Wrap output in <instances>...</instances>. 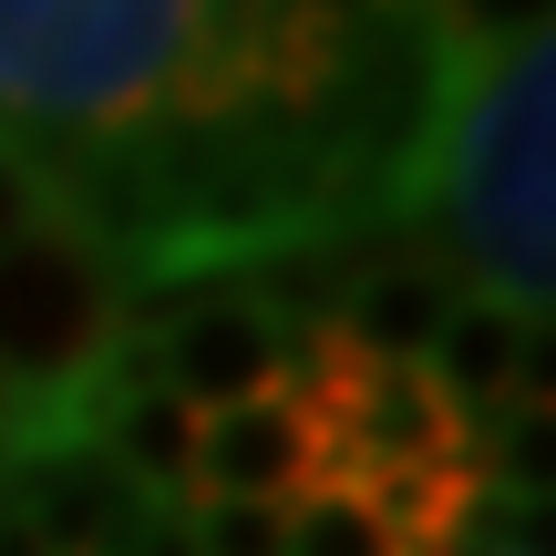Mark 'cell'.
<instances>
[{
  "mask_svg": "<svg viewBox=\"0 0 556 556\" xmlns=\"http://www.w3.org/2000/svg\"><path fill=\"white\" fill-rule=\"evenodd\" d=\"M484 495L516 505H556V413H495L484 422Z\"/></svg>",
  "mask_w": 556,
  "mask_h": 556,
  "instance_id": "cell-8",
  "label": "cell"
},
{
  "mask_svg": "<svg viewBox=\"0 0 556 556\" xmlns=\"http://www.w3.org/2000/svg\"><path fill=\"white\" fill-rule=\"evenodd\" d=\"M413 197L443 217V268L495 309H556V31L464 52Z\"/></svg>",
  "mask_w": 556,
  "mask_h": 556,
  "instance_id": "cell-2",
  "label": "cell"
},
{
  "mask_svg": "<svg viewBox=\"0 0 556 556\" xmlns=\"http://www.w3.org/2000/svg\"><path fill=\"white\" fill-rule=\"evenodd\" d=\"M422 11L443 21L454 52H505L526 31H556V0H422Z\"/></svg>",
  "mask_w": 556,
  "mask_h": 556,
  "instance_id": "cell-10",
  "label": "cell"
},
{
  "mask_svg": "<svg viewBox=\"0 0 556 556\" xmlns=\"http://www.w3.org/2000/svg\"><path fill=\"white\" fill-rule=\"evenodd\" d=\"M454 299H464V278L443 258H381V268H361L351 289H340V309H319V319H330L361 361L422 371V351H433V330L454 319Z\"/></svg>",
  "mask_w": 556,
  "mask_h": 556,
  "instance_id": "cell-6",
  "label": "cell"
},
{
  "mask_svg": "<svg viewBox=\"0 0 556 556\" xmlns=\"http://www.w3.org/2000/svg\"><path fill=\"white\" fill-rule=\"evenodd\" d=\"M258 11L268 0H0V144L248 114Z\"/></svg>",
  "mask_w": 556,
  "mask_h": 556,
  "instance_id": "cell-1",
  "label": "cell"
},
{
  "mask_svg": "<svg viewBox=\"0 0 556 556\" xmlns=\"http://www.w3.org/2000/svg\"><path fill=\"white\" fill-rule=\"evenodd\" d=\"M289 556H402L392 526L371 516L361 484H319V495L289 505Z\"/></svg>",
  "mask_w": 556,
  "mask_h": 556,
  "instance_id": "cell-9",
  "label": "cell"
},
{
  "mask_svg": "<svg viewBox=\"0 0 556 556\" xmlns=\"http://www.w3.org/2000/svg\"><path fill=\"white\" fill-rule=\"evenodd\" d=\"M41 217H62V186L41 176L21 144H0V248H11V238H31Z\"/></svg>",
  "mask_w": 556,
  "mask_h": 556,
  "instance_id": "cell-11",
  "label": "cell"
},
{
  "mask_svg": "<svg viewBox=\"0 0 556 556\" xmlns=\"http://www.w3.org/2000/svg\"><path fill=\"white\" fill-rule=\"evenodd\" d=\"M516 340H526V319H516V309H495V299H475V289H464V299H454V319L433 330V351H422V381L443 392V413H454L464 433H484V422L516 402Z\"/></svg>",
  "mask_w": 556,
  "mask_h": 556,
  "instance_id": "cell-7",
  "label": "cell"
},
{
  "mask_svg": "<svg viewBox=\"0 0 556 556\" xmlns=\"http://www.w3.org/2000/svg\"><path fill=\"white\" fill-rule=\"evenodd\" d=\"M144 351H155V381L206 422V413H238V402L278 392V371H289V319H278L258 289H238V299L176 309V330L144 340Z\"/></svg>",
  "mask_w": 556,
  "mask_h": 556,
  "instance_id": "cell-4",
  "label": "cell"
},
{
  "mask_svg": "<svg viewBox=\"0 0 556 556\" xmlns=\"http://www.w3.org/2000/svg\"><path fill=\"white\" fill-rule=\"evenodd\" d=\"M505 556H556V505H505Z\"/></svg>",
  "mask_w": 556,
  "mask_h": 556,
  "instance_id": "cell-12",
  "label": "cell"
},
{
  "mask_svg": "<svg viewBox=\"0 0 556 556\" xmlns=\"http://www.w3.org/2000/svg\"><path fill=\"white\" fill-rule=\"evenodd\" d=\"M144 516H165V505H144L93 443H62V454L21 464V526H31L52 556H103L114 536H135Z\"/></svg>",
  "mask_w": 556,
  "mask_h": 556,
  "instance_id": "cell-5",
  "label": "cell"
},
{
  "mask_svg": "<svg viewBox=\"0 0 556 556\" xmlns=\"http://www.w3.org/2000/svg\"><path fill=\"white\" fill-rule=\"evenodd\" d=\"M319 484H330V443H319V422H309L299 392H258V402H238V413L197 422L186 505H278V516H289Z\"/></svg>",
  "mask_w": 556,
  "mask_h": 556,
  "instance_id": "cell-3",
  "label": "cell"
}]
</instances>
